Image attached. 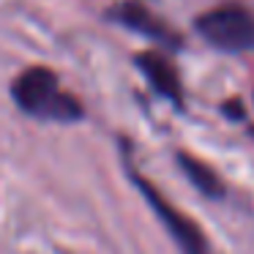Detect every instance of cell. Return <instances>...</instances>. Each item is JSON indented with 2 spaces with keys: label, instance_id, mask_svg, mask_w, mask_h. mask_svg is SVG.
<instances>
[{
  "label": "cell",
  "instance_id": "1",
  "mask_svg": "<svg viewBox=\"0 0 254 254\" xmlns=\"http://www.w3.org/2000/svg\"><path fill=\"white\" fill-rule=\"evenodd\" d=\"M11 99L25 115L39 118V121L74 123L82 121L85 115L82 104L61 88L55 71H50L47 66L25 68L11 82Z\"/></svg>",
  "mask_w": 254,
  "mask_h": 254
},
{
  "label": "cell",
  "instance_id": "2",
  "mask_svg": "<svg viewBox=\"0 0 254 254\" xmlns=\"http://www.w3.org/2000/svg\"><path fill=\"white\" fill-rule=\"evenodd\" d=\"M197 33L221 52L254 50V14L238 3L210 8L197 19Z\"/></svg>",
  "mask_w": 254,
  "mask_h": 254
},
{
  "label": "cell",
  "instance_id": "3",
  "mask_svg": "<svg viewBox=\"0 0 254 254\" xmlns=\"http://www.w3.org/2000/svg\"><path fill=\"white\" fill-rule=\"evenodd\" d=\"M126 167H128V178H131L134 186L139 189V194L148 199V205L153 208V213L159 216L164 230L170 232V238L178 243L181 254H208V241H205L202 230H199L189 216H183L178 208H172V205L156 191V186H150L142 175H137V172L131 170V164H126Z\"/></svg>",
  "mask_w": 254,
  "mask_h": 254
},
{
  "label": "cell",
  "instance_id": "4",
  "mask_svg": "<svg viewBox=\"0 0 254 254\" xmlns=\"http://www.w3.org/2000/svg\"><path fill=\"white\" fill-rule=\"evenodd\" d=\"M107 17H110L112 22L123 25V28L134 30V33L145 36V39L156 41V44L181 47V36H178L161 17H156L145 3H139V0H123V3H118L115 8L107 11Z\"/></svg>",
  "mask_w": 254,
  "mask_h": 254
},
{
  "label": "cell",
  "instance_id": "5",
  "mask_svg": "<svg viewBox=\"0 0 254 254\" xmlns=\"http://www.w3.org/2000/svg\"><path fill=\"white\" fill-rule=\"evenodd\" d=\"M134 61H137V68L142 71V77L150 82V88H153L156 93L170 99L172 104H178V107L183 104L181 77H178L175 66H172L161 52H142V55H137Z\"/></svg>",
  "mask_w": 254,
  "mask_h": 254
},
{
  "label": "cell",
  "instance_id": "6",
  "mask_svg": "<svg viewBox=\"0 0 254 254\" xmlns=\"http://www.w3.org/2000/svg\"><path fill=\"white\" fill-rule=\"evenodd\" d=\"M178 164H181L183 175L191 181V186L197 189L199 194H205V197H224V183H221V178L216 175L213 167H208L205 161L194 159V156L189 153H178Z\"/></svg>",
  "mask_w": 254,
  "mask_h": 254
}]
</instances>
